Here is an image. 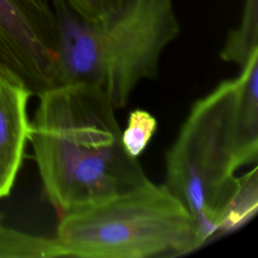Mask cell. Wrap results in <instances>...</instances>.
Masks as SVG:
<instances>
[{
    "label": "cell",
    "instance_id": "1",
    "mask_svg": "<svg viewBox=\"0 0 258 258\" xmlns=\"http://www.w3.org/2000/svg\"><path fill=\"white\" fill-rule=\"evenodd\" d=\"M38 97L28 140L45 196L59 215L149 181L126 152L115 107L103 90L64 84Z\"/></svg>",
    "mask_w": 258,
    "mask_h": 258
},
{
    "label": "cell",
    "instance_id": "2",
    "mask_svg": "<svg viewBox=\"0 0 258 258\" xmlns=\"http://www.w3.org/2000/svg\"><path fill=\"white\" fill-rule=\"evenodd\" d=\"M258 155V53L191 106L165 155V185L190 214L198 244L222 233L241 177Z\"/></svg>",
    "mask_w": 258,
    "mask_h": 258
},
{
    "label": "cell",
    "instance_id": "3",
    "mask_svg": "<svg viewBox=\"0 0 258 258\" xmlns=\"http://www.w3.org/2000/svg\"><path fill=\"white\" fill-rule=\"evenodd\" d=\"M61 85L103 90L115 109L158 73L163 50L180 31L174 0H125L101 19H89L64 0H52Z\"/></svg>",
    "mask_w": 258,
    "mask_h": 258
},
{
    "label": "cell",
    "instance_id": "4",
    "mask_svg": "<svg viewBox=\"0 0 258 258\" xmlns=\"http://www.w3.org/2000/svg\"><path fill=\"white\" fill-rule=\"evenodd\" d=\"M55 239L68 257L145 258L200 248L192 218L165 184L152 181L60 215Z\"/></svg>",
    "mask_w": 258,
    "mask_h": 258
},
{
    "label": "cell",
    "instance_id": "5",
    "mask_svg": "<svg viewBox=\"0 0 258 258\" xmlns=\"http://www.w3.org/2000/svg\"><path fill=\"white\" fill-rule=\"evenodd\" d=\"M0 61L37 96L61 85L52 0H0Z\"/></svg>",
    "mask_w": 258,
    "mask_h": 258
},
{
    "label": "cell",
    "instance_id": "6",
    "mask_svg": "<svg viewBox=\"0 0 258 258\" xmlns=\"http://www.w3.org/2000/svg\"><path fill=\"white\" fill-rule=\"evenodd\" d=\"M32 93L0 61V199L7 197L22 164L28 141L27 104Z\"/></svg>",
    "mask_w": 258,
    "mask_h": 258
},
{
    "label": "cell",
    "instance_id": "7",
    "mask_svg": "<svg viewBox=\"0 0 258 258\" xmlns=\"http://www.w3.org/2000/svg\"><path fill=\"white\" fill-rule=\"evenodd\" d=\"M258 53V0H243L237 26L231 29L221 50V58L240 68Z\"/></svg>",
    "mask_w": 258,
    "mask_h": 258
},
{
    "label": "cell",
    "instance_id": "8",
    "mask_svg": "<svg viewBox=\"0 0 258 258\" xmlns=\"http://www.w3.org/2000/svg\"><path fill=\"white\" fill-rule=\"evenodd\" d=\"M0 221V258L68 257L54 238L27 234L3 225Z\"/></svg>",
    "mask_w": 258,
    "mask_h": 258
},
{
    "label": "cell",
    "instance_id": "9",
    "mask_svg": "<svg viewBox=\"0 0 258 258\" xmlns=\"http://www.w3.org/2000/svg\"><path fill=\"white\" fill-rule=\"evenodd\" d=\"M257 178L256 166L241 177L239 190L230 207L222 233L235 231L256 214L258 206Z\"/></svg>",
    "mask_w": 258,
    "mask_h": 258
},
{
    "label": "cell",
    "instance_id": "10",
    "mask_svg": "<svg viewBox=\"0 0 258 258\" xmlns=\"http://www.w3.org/2000/svg\"><path fill=\"white\" fill-rule=\"evenodd\" d=\"M157 129L155 117L143 109H135L130 112L127 126L121 131V141L126 152L138 158L147 147Z\"/></svg>",
    "mask_w": 258,
    "mask_h": 258
},
{
    "label": "cell",
    "instance_id": "11",
    "mask_svg": "<svg viewBox=\"0 0 258 258\" xmlns=\"http://www.w3.org/2000/svg\"><path fill=\"white\" fill-rule=\"evenodd\" d=\"M74 10L89 19L104 18L118 10L125 0H64Z\"/></svg>",
    "mask_w": 258,
    "mask_h": 258
},
{
    "label": "cell",
    "instance_id": "12",
    "mask_svg": "<svg viewBox=\"0 0 258 258\" xmlns=\"http://www.w3.org/2000/svg\"><path fill=\"white\" fill-rule=\"evenodd\" d=\"M4 220V214L0 211V221H3Z\"/></svg>",
    "mask_w": 258,
    "mask_h": 258
}]
</instances>
